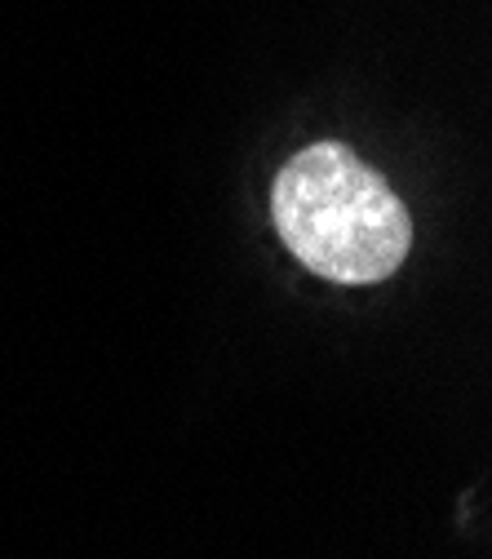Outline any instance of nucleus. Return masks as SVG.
Here are the masks:
<instances>
[{
  "label": "nucleus",
  "instance_id": "nucleus-1",
  "mask_svg": "<svg viewBox=\"0 0 492 559\" xmlns=\"http://www.w3.org/2000/svg\"><path fill=\"white\" fill-rule=\"evenodd\" d=\"M271 218L289 253L333 285H377L412 249L404 200L337 143H315L279 169Z\"/></svg>",
  "mask_w": 492,
  "mask_h": 559
}]
</instances>
